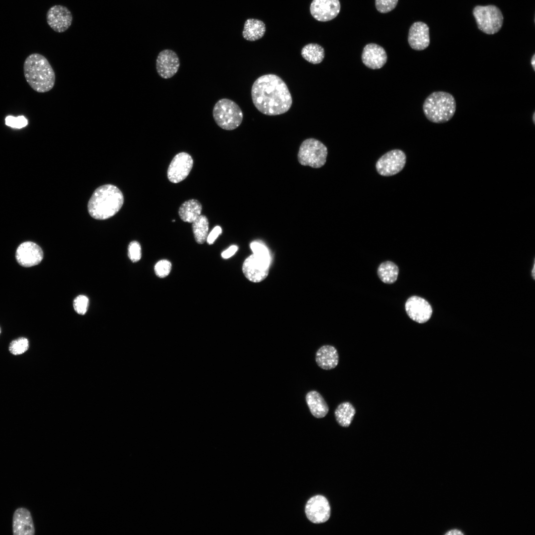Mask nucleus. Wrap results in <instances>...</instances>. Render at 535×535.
Listing matches in <instances>:
<instances>
[{
	"label": "nucleus",
	"mask_w": 535,
	"mask_h": 535,
	"mask_svg": "<svg viewBox=\"0 0 535 535\" xmlns=\"http://www.w3.org/2000/svg\"><path fill=\"white\" fill-rule=\"evenodd\" d=\"M251 96L256 108L267 115L283 114L292 104L287 85L280 77L273 74L263 75L255 81Z\"/></svg>",
	"instance_id": "f257e3e1"
},
{
	"label": "nucleus",
	"mask_w": 535,
	"mask_h": 535,
	"mask_svg": "<svg viewBox=\"0 0 535 535\" xmlns=\"http://www.w3.org/2000/svg\"><path fill=\"white\" fill-rule=\"evenodd\" d=\"M124 197L115 186L105 184L97 188L88 204L90 215L94 218L104 220L115 215L122 207Z\"/></svg>",
	"instance_id": "f03ea898"
},
{
	"label": "nucleus",
	"mask_w": 535,
	"mask_h": 535,
	"mask_svg": "<svg viewBox=\"0 0 535 535\" xmlns=\"http://www.w3.org/2000/svg\"><path fill=\"white\" fill-rule=\"evenodd\" d=\"M24 75L29 86L36 92L46 93L55 84L54 71L48 59L39 54H32L25 59Z\"/></svg>",
	"instance_id": "7ed1b4c3"
},
{
	"label": "nucleus",
	"mask_w": 535,
	"mask_h": 535,
	"mask_svg": "<svg viewBox=\"0 0 535 535\" xmlns=\"http://www.w3.org/2000/svg\"><path fill=\"white\" fill-rule=\"evenodd\" d=\"M423 109L427 118L436 123L449 121L454 116L456 103L454 96L444 91H436L425 99Z\"/></svg>",
	"instance_id": "20e7f679"
},
{
	"label": "nucleus",
	"mask_w": 535,
	"mask_h": 535,
	"mask_svg": "<svg viewBox=\"0 0 535 535\" xmlns=\"http://www.w3.org/2000/svg\"><path fill=\"white\" fill-rule=\"evenodd\" d=\"M213 116L216 124L226 130H232L240 126L243 112L239 106L231 100L223 98L214 105Z\"/></svg>",
	"instance_id": "39448f33"
},
{
	"label": "nucleus",
	"mask_w": 535,
	"mask_h": 535,
	"mask_svg": "<svg viewBox=\"0 0 535 535\" xmlns=\"http://www.w3.org/2000/svg\"><path fill=\"white\" fill-rule=\"evenodd\" d=\"M478 28L483 33L492 35L501 28L503 16L500 9L494 5H477L473 10Z\"/></svg>",
	"instance_id": "423d86ee"
},
{
	"label": "nucleus",
	"mask_w": 535,
	"mask_h": 535,
	"mask_svg": "<svg viewBox=\"0 0 535 535\" xmlns=\"http://www.w3.org/2000/svg\"><path fill=\"white\" fill-rule=\"evenodd\" d=\"M327 155V149L322 143L314 138H308L301 144L298 159L303 165L320 168L325 164Z\"/></svg>",
	"instance_id": "0eeeda50"
},
{
	"label": "nucleus",
	"mask_w": 535,
	"mask_h": 535,
	"mask_svg": "<svg viewBox=\"0 0 535 535\" xmlns=\"http://www.w3.org/2000/svg\"><path fill=\"white\" fill-rule=\"evenodd\" d=\"M306 518L315 524H323L327 522L331 516V507L326 497L321 494H316L310 497L304 507Z\"/></svg>",
	"instance_id": "6e6552de"
},
{
	"label": "nucleus",
	"mask_w": 535,
	"mask_h": 535,
	"mask_svg": "<svg viewBox=\"0 0 535 535\" xmlns=\"http://www.w3.org/2000/svg\"><path fill=\"white\" fill-rule=\"evenodd\" d=\"M406 161L405 153L400 150L395 149L387 152L378 160L376 169L382 176H392L403 169Z\"/></svg>",
	"instance_id": "1a4fd4ad"
},
{
	"label": "nucleus",
	"mask_w": 535,
	"mask_h": 535,
	"mask_svg": "<svg viewBox=\"0 0 535 535\" xmlns=\"http://www.w3.org/2000/svg\"><path fill=\"white\" fill-rule=\"evenodd\" d=\"M270 263V259L253 254L243 263V273L245 277L252 282L262 281L268 275Z\"/></svg>",
	"instance_id": "9d476101"
},
{
	"label": "nucleus",
	"mask_w": 535,
	"mask_h": 535,
	"mask_svg": "<svg viewBox=\"0 0 535 535\" xmlns=\"http://www.w3.org/2000/svg\"><path fill=\"white\" fill-rule=\"evenodd\" d=\"M193 164L192 157L188 153L177 154L171 160L168 169L169 180L174 183L180 182L189 174Z\"/></svg>",
	"instance_id": "9b49d317"
},
{
	"label": "nucleus",
	"mask_w": 535,
	"mask_h": 535,
	"mask_svg": "<svg viewBox=\"0 0 535 535\" xmlns=\"http://www.w3.org/2000/svg\"><path fill=\"white\" fill-rule=\"evenodd\" d=\"M405 308L409 318L420 323L428 321L432 313L429 303L425 299L417 296L409 298L405 303Z\"/></svg>",
	"instance_id": "f8f14e48"
},
{
	"label": "nucleus",
	"mask_w": 535,
	"mask_h": 535,
	"mask_svg": "<svg viewBox=\"0 0 535 535\" xmlns=\"http://www.w3.org/2000/svg\"><path fill=\"white\" fill-rule=\"evenodd\" d=\"M15 257L22 267L29 268L40 264L43 259V252L37 244L31 241L22 243L17 247Z\"/></svg>",
	"instance_id": "ddd939ff"
},
{
	"label": "nucleus",
	"mask_w": 535,
	"mask_h": 535,
	"mask_svg": "<svg viewBox=\"0 0 535 535\" xmlns=\"http://www.w3.org/2000/svg\"><path fill=\"white\" fill-rule=\"evenodd\" d=\"M180 61L178 56L173 51L165 49L158 54L156 67L159 75L163 79L172 77L178 71Z\"/></svg>",
	"instance_id": "4468645a"
},
{
	"label": "nucleus",
	"mask_w": 535,
	"mask_h": 535,
	"mask_svg": "<svg viewBox=\"0 0 535 535\" xmlns=\"http://www.w3.org/2000/svg\"><path fill=\"white\" fill-rule=\"evenodd\" d=\"M312 16L321 22L335 18L340 10L339 0H313L310 7Z\"/></svg>",
	"instance_id": "2eb2a0df"
},
{
	"label": "nucleus",
	"mask_w": 535,
	"mask_h": 535,
	"mask_svg": "<svg viewBox=\"0 0 535 535\" xmlns=\"http://www.w3.org/2000/svg\"><path fill=\"white\" fill-rule=\"evenodd\" d=\"M47 21L53 30L58 33H62L66 31L71 26L72 15L66 7L61 5H55L48 11Z\"/></svg>",
	"instance_id": "dca6fc26"
},
{
	"label": "nucleus",
	"mask_w": 535,
	"mask_h": 535,
	"mask_svg": "<svg viewBox=\"0 0 535 535\" xmlns=\"http://www.w3.org/2000/svg\"><path fill=\"white\" fill-rule=\"evenodd\" d=\"M361 57L365 65L372 69L381 68L387 59L384 49L374 43L368 44L365 46Z\"/></svg>",
	"instance_id": "f3484780"
},
{
	"label": "nucleus",
	"mask_w": 535,
	"mask_h": 535,
	"mask_svg": "<svg viewBox=\"0 0 535 535\" xmlns=\"http://www.w3.org/2000/svg\"><path fill=\"white\" fill-rule=\"evenodd\" d=\"M408 41L410 46L417 51L428 48L430 43L428 26L421 21L414 23L409 29Z\"/></svg>",
	"instance_id": "a211bd4d"
},
{
	"label": "nucleus",
	"mask_w": 535,
	"mask_h": 535,
	"mask_svg": "<svg viewBox=\"0 0 535 535\" xmlns=\"http://www.w3.org/2000/svg\"><path fill=\"white\" fill-rule=\"evenodd\" d=\"M12 530L14 535H33L35 529L29 510L25 508L17 509L13 514Z\"/></svg>",
	"instance_id": "6ab92c4d"
},
{
	"label": "nucleus",
	"mask_w": 535,
	"mask_h": 535,
	"mask_svg": "<svg viewBox=\"0 0 535 535\" xmlns=\"http://www.w3.org/2000/svg\"><path fill=\"white\" fill-rule=\"evenodd\" d=\"M315 360L320 368L325 370H330L335 368L338 365L339 356L334 346L325 345L322 346L317 350Z\"/></svg>",
	"instance_id": "aec40b11"
},
{
	"label": "nucleus",
	"mask_w": 535,
	"mask_h": 535,
	"mask_svg": "<svg viewBox=\"0 0 535 535\" xmlns=\"http://www.w3.org/2000/svg\"><path fill=\"white\" fill-rule=\"evenodd\" d=\"M306 401L314 417L321 419L327 414L329 407L319 392L315 390L308 392L306 395Z\"/></svg>",
	"instance_id": "412c9836"
},
{
	"label": "nucleus",
	"mask_w": 535,
	"mask_h": 535,
	"mask_svg": "<svg viewBox=\"0 0 535 535\" xmlns=\"http://www.w3.org/2000/svg\"><path fill=\"white\" fill-rule=\"evenodd\" d=\"M265 32L266 25L263 21L250 18L245 22L242 36L247 41H255L262 38Z\"/></svg>",
	"instance_id": "4be33fe9"
},
{
	"label": "nucleus",
	"mask_w": 535,
	"mask_h": 535,
	"mask_svg": "<svg viewBox=\"0 0 535 535\" xmlns=\"http://www.w3.org/2000/svg\"><path fill=\"white\" fill-rule=\"evenodd\" d=\"M202 207L197 200L191 199L184 202L179 209V215L185 222L192 223L201 214Z\"/></svg>",
	"instance_id": "5701e85b"
},
{
	"label": "nucleus",
	"mask_w": 535,
	"mask_h": 535,
	"mask_svg": "<svg viewBox=\"0 0 535 535\" xmlns=\"http://www.w3.org/2000/svg\"><path fill=\"white\" fill-rule=\"evenodd\" d=\"M356 413L354 406L349 402L340 403L334 411V416L336 422L342 427H348Z\"/></svg>",
	"instance_id": "b1692460"
},
{
	"label": "nucleus",
	"mask_w": 535,
	"mask_h": 535,
	"mask_svg": "<svg viewBox=\"0 0 535 535\" xmlns=\"http://www.w3.org/2000/svg\"><path fill=\"white\" fill-rule=\"evenodd\" d=\"M302 56L309 62L317 64L322 61L325 54L323 48L316 43L305 45L301 50Z\"/></svg>",
	"instance_id": "393cba45"
},
{
	"label": "nucleus",
	"mask_w": 535,
	"mask_h": 535,
	"mask_svg": "<svg viewBox=\"0 0 535 535\" xmlns=\"http://www.w3.org/2000/svg\"><path fill=\"white\" fill-rule=\"evenodd\" d=\"M377 272L379 279L383 282L392 284L397 279L399 268L393 262L386 261L379 266Z\"/></svg>",
	"instance_id": "a878e982"
},
{
	"label": "nucleus",
	"mask_w": 535,
	"mask_h": 535,
	"mask_svg": "<svg viewBox=\"0 0 535 535\" xmlns=\"http://www.w3.org/2000/svg\"><path fill=\"white\" fill-rule=\"evenodd\" d=\"M192 229L196 241L203 244L208 235L209 221L207 217L201 214L192 222Z\"/></svg>",
	"instance_id": "bb28decb"
},
{
	"label": "nucleus",
	"mask_w": 535,
	"mask_h": 535,
	"mask_svg": "<svg viewBox=\"0 0 535 535\" xmlns=\"http://www.w3.org/2000/svg\"><path fill=\"white\" fill-rule=\"evenodd\" d=\"M29 343L27 338L21 337L12 340L9 346V352L14 355L23 354L29 348Z\"/></svg>",
	"instance_id": "cd10ccee"
},
{
	"label": "nucleus",
	"mask_w": 535,
	"mask_h": 535,
	"mask_svg": "<svg viewBox=\"0 0 535 535\" xmlns=\"http://www.w3.org/2000/svg\"><path fill=\"white\" fill-rule=\"evenodd\" d=\"M155 272L157 276L163 278L167 276L171 269V263L166 260H161L155 266Z\"/></svg>",
	"instance_id": "c85d7f7f"
},
{
	"label": "nucleus",
	"mask_w": 535,
	"mask_h": 535,
	"mask_svg": "<svg viewBox=\"0 0 535 535\" xmlns=\"http://www.w3.org/2000/svg\"><path fill=\"white\" fill-rule=\"evenodd\" d=\"M398 0H375L376 9L380 13H387L396 7Z\"/></svg>",
	"instance_id": "c756f323"
},
{
	"label": "nucleus",
	"mask_w": 535,
	"mask_h": 535,
	"mask_svg": "<svg viewBox=\"0 0 535 535\" xmlns=\"http://www.w3.org/2000/svg\"><path fill=\"white\" fill-rule=\"evenodd\" d=\"M88 305V298L84 295L77 296L73 301L74 309L80 315H84L86 313Z\"/></svg>",
	"instance_id": "7c9ffc66"
},
{
	"label": "nucleus",
	"mask_w": 535,
	"mask_h": 535,
	"mask_svg": "<svg viewBox=\"0 0 535 535\" xmlns=\"http://www.w3.org/2000/svg\"><path fill=\"white\" fill-rule=\"evenodd\" d=\"M128 256L133 262L139 261L141 258V248L137 241H132L128 248Z\"/></svg>",
	"instance_id": "2f4dec72"
},
{
	"label": "nucleus",
	"mask_w": 535,
	"mask_h": 535,
	"mask_svg": "<svg viewBox=\"0 0 535 535\" xmlns=\"http://www.w3.org/2000/svg\"><path fill=\"white\" fill-rule=\"evenodd\" d=\"M5 122L7 126L19 129L28 124V121L24 116H19L16 117L7 116L5 118Z\"/></svg>",
	"instance_id": "473e14b6"
},
{
	"label": "nucleus",
	"mask_w": 535,
	"mask_h": 535,
	"mask_svg": "<svg viewBox=\"0 0 535 535\" xmlns=\"http://www.w3.org/2000/svg\"><path fill=\"white\" fill-rule=\"evenodd\" d=\"M222 229L219 226L214 227L211 232L208 235L207 242L209 244H213L217 237L221 233Z\"/></svg>",
	"instance_id": "72a5a7b5"
},
{
	"label": "nucleus",
	"mask_w": 535,
	"mask_h": 535,
	"mask_svg": "<svg viewBox=\"0 0 535 535\" xmlns=\"http://www.w3.org/2000/svg\"><path fill=\"white\" fill-rule=\"evenodd\" d=\"M238 247L236 245H232L221 253V257L223 259H228L232 257L236 252Z\"/></svg>",
	"instance_id": "f704fd0d"
},
{
	"label": "nucleus",
	"mask_w": 535,
	"mask_h": 535,
	"mask_svg": "<svg viewBox=\"0 0 535 535\" xmlns=\"http://www.w3.org/2000/svg\"><path fill=\"white\" fill-rule=\"evenodd\" d=\"M464 534H465L464 533H463L462 532V531H461V530L458 529H451V530H449L446 531V532L445 533H444V535H464Z\"/></svg>",
	"instance_id": "c9c22d12"
},
{
	"label": "nucleus",
	"mask_w": 535,
	"mask_h": 535,
	"mask_svg": "<svg viewBox=\"0 0 535 535\" xmlns=\"http://www.w3.org/2000/svg\"><path fill=\"white\" fill-rule=\"evenodd\" d=\"M531 65H532V67H533V68L534 69V70L535 71V54L533 55V56H532V57L531 58Z\"/></svg>",
	"instance_id": "e433bc0d"
},
{
	"label": "nucleus",
	"mask_w": 535,
	"mask_h": 535,
	"mask_svg": "<svg viewBox=\"0 0 535 535\" xmlns=\"http://www.w3.org/2000/svg\"><path fill=\"white\" fill-rule=\"evenodd\" d=\"M535 112H534V114H533V122H534V123H535Z\"/></svg>",
	"instance_id": "4c0bfd02"
},
{
	"label": "nucleus",
	"mask_w": 535,
	"mask_h": 535,
	"mask_svg": "<svg viewBox=\"0 0 535 535\" xmlns=\"http://www.w3.org/2000/svg\"><path fill=\"white\" fill-rule=\"evenodd\" d=\"M0 332H1V329H0Z\"/></svg>",
	"instance_id": "58836bf2"
}]
</instances>
